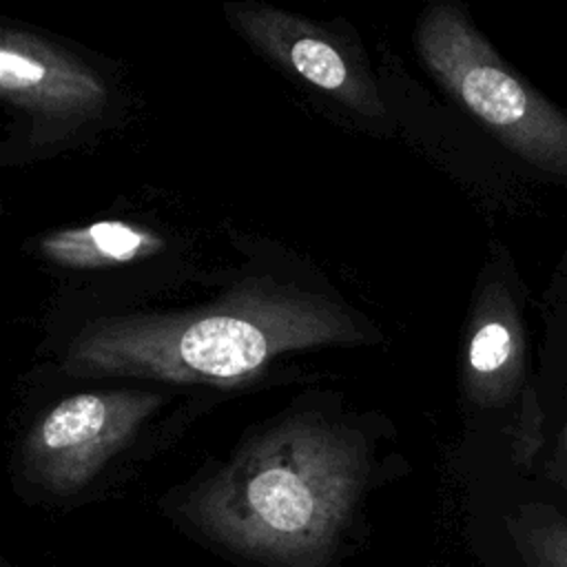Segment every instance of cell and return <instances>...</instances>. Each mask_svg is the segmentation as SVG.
Instances as JSON below:
<instances>
[{
	"label": "cell",
	"mask_w": 567,
	"mask_h": 567,
	"mask_svg": "<svg viewBox=\"0 0 567 567\" xmlns=\"http://www.w3.org/2000/svg\"><path fill=\"white\" fill-rule=\"evenodd\" d=\"M359 337L352 319L326 299L248 290L199 312L95 321L69 348L66 370L78 377L230 385L277 354Z\"/></svg>",
	"instance_id": "cell-1"
},
{
	"label": "cell",
	"mask_w": 567,
	"mask_h": 567,
	"mask_svg": "<svg viewBox=\"0 0 567 567\" xmlns=\"http://www.w3.org/2000/svg\"><path fill=\"white\" fill-rule=\"evenodd\" d=\"M361 443L346 430L295 419L270 430L210 478L195 520L235 549L315 560L334 540L363 483Z\"/></svg>",
	"instance_id": "cell-2"
},
{
	"label": "cell",
	"mask_w": 567,
	"mask_h": 567,
	"mask_svg": "<svg viewBox=\"0 0 567 567\" xmlns=\"http://www.w3.org/2000/svg\"><path fill=\"white\" fill-rule=\"evenodd\" d=\"M416 44L439 82L512 153L567 179V115L503 62L458 7H430Z\"/></svg>",
	"instance_id": "cell-3"
},
{
	"label": "cell",
	"mask_w": 567,
	"mask_h": 567,
	"mask_svg": "<svg viewBox=\"0 0 567 567\" xmlns=\"http://www.w3.org/2000/svg\"><path fill=\"white\" fill-rule=\"evenodd\" d=\"M148 392H82L53 405L22 447L24 474L40 487L69 494L86 485L159 405Z\"/></svg>",
	"instance_id": "cell-4"
},
{
	"label": "cell",
	"mask_w": 567,
	"mask_h": 567,
	"mask_svg": "<svg viewBox=\"0 0 567 567\" xmlns=\"http://www.w3.org/2000/svg\"><path fill=\"white\" fill-rule=\"evenodd\" d=\"M226 13L255 47L317 89L359 113H383V102L372 78L319 27L264 4L235 2L226 4Z\"/></svg>",
	"instance_id": "cell-5"
},
{
	"label": "cell",
	"mask_w": 567,
	"mask_h": 567,
	"mask_svg": "<svg viewBox=\"0 0 567 567\" xmlns=\"http://www.w3.org/2000/svg\"><path fill=\"white\" fill-rule=\"evenodd\" d=\"M0 91L44 117H86L106 100L104 82L89 66L24 31H2Z\"/></svg>",
	"instance_id": "cell-6"
},
{
	"label": "cell",
	"mask_w": 567,
	"mask_h": 567,
	"mask_svg": "<svg viewBox=\"0 0 567 567\" xmlns=\"http://www.w3.org/2000/svg\"><path fill=\"white\" fill-rule=\"evenodd\" d=\"M525 365V334L514 301L501 286L485 295L467 341L465 390L481 403L507 399L520 383Z\"/></svg>",
	"instance_id": "cell-7"
},
{
	"label": "cell",
	"mask_w": 567,
	"mask_h": 567,
	"mask_svg": "<svg viewBox=\"0 0 567 567\" xmlns=\"http://www.w3.org/2000/svg\"><path fill=\"white\" fill-rule=\"evenodd\" d=\"M164 248V239L148 228L126 221H95L80 228H64L40 241L42 255L69 268L122 266Z\"/></svg>",
	"instance_id": "cell-8"
},
{
	"label": "cell",
	"mask_w": 567,
	"mask_h": 567,
	"mask_svg": "<svg viewBox=\"0 0 567 567\" xmlns=\"http://www.w3.org/2000/svg\"><path fill=\"white\" fill-rule=\"evenodd\" d=\"M516 543L529 567H567V520L551 509L525 516Z\"/></svg>",
	"instance_id": "cell-9"
},
{
	"label": "cell",
	"mask_w": 567,
	"mask_h": 567,
	"mask_svg": "<svg viewBox=\"0 0 567 567\" xmlns=\"http://www.w3.org/2000/svg\"><path fill=\"white\" fill-rule=\"evenodd\" d=\"M560 447L567 452V425H565V430H563V434H560Z\"/></svg>",
	"instance_id": "cell-10"
}]
</instances>
